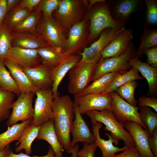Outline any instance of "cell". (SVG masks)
<instances>
[{
	"label": "cell",
	"mask_w": 157,
	"mask_h": 157,
	"mask_svg": "<svg viewBox=\"0 0 157 157\" xmlns=\"http://www.w3.org/2000/svg\"><path fill=\"white\" fill-rule=\"evenodd\" d=\"M125 28L124 27L119 28H109L105 29L97 40L90 47H84L83 51L79 53L81 56V59L77 64L86 63L97 64L101 59L100 52L118 34Z\"/></svg>",
	"instance_id": "cell-6"
},
{
	"label": "cell",
	"mask_w": 157,
	"mask_h": 157,
	"mask_svg": "<svg viewBox=\"0 0 157 157\" xmlns=\"http://www.w3.org/2000/svg\"><path fill=\"white\" fill-rule=\"evenodd\" d=\"M11 36L12 47L37 49L49 45L37 32H16L11 30Z\"/></svg>",
	"instance_id": "cell-18"
},
{
	"label": "cell",
	"mask_w": 157,
	"mask_h": 157,
	"mask_svg": "<svg viewBox=\"0 0 157 157\" xmlns=\"http://www.w3.org/2000/svg\"><path fill=\"white\" fill-rule=\"evenodd\" d=\"M97 147L94 142H84L83 148L78 151L77 155L78 157H95Z\"/></svg>",
	"instance_id": "cell-41"
},
{
	"label": "cell",
	"mask_w": 157,
	"mask_h": 157,
	"mask_svg": "<svg viewBox=\"0 0 157 157\" xmlns=\"http://www.w3.org/2000/svg\"><path fill=\"white\" fill-rule=\"evenodd\" d=\"M52 119L56 133L63 149L70 154V134L74 119V102L67 95L53 99L51 106Z\"/></svg>",
	"instance_id": "cell-1"
},
{
	"label": "cell",
	"mask_w": 157,
	"mask_h": 157,
	"mask_svg": "<svg viewBox=\"0 0 157 157\" xmlns=\"http://www.w3.org/2000/svg\"><path fill=\"white\" fill-rule=\"evenodd\" d=\"M85 114L90 117L92 124L97 122L104 124L106 126L104 129L110 131V135L115 140H122L126 147H136L131 134L124 129L123 124L116 120L111 110L105 109L100 111L93 110L87 112Z\"/></svg>",
	"instance_id": "cell-3"
},
{
	"label": "cell",
	"mask_w": 157,
	"mask_h": 157,
	"mask_svg": "<svg viewBox=\"0 0 157 157\" xmlns=\"http://www.w3.org/2000/svg\"><path fill=\"white\" fill-rule=\"evenodd\" d=\"M148 142L150 148L155 157H157V128L154 131L151 137H149Z\"/></svg>",
	"instance_id": "cell-46"
},
{
	"label": "cell",
	"mask_w": 157,
	"mask_h": 157,
	"mask_svg": "<svg viewBox=\"0 0 157 157\" xmlns=\"http://www.w3.org/2000/svg\"><path fill=\"white\" fill-rule=\"evenodd\" d=\"M101 123L97 122L92 124V132L96 138V140L94 142L97 147L101 149L102 153V157H114L115 154L119 152L124 151L126 149L125 146L122 148L115 146L119 143V141L114 139L108 133H105L106 135L108 138V140H105L101 138L100 135V129L102 127Z\"/></svg>",
	"instance_id": "cell-21"
},
{
	"label": "cell",
	"mask_w": 157,
	"mask_h": 157,
	"mask_svg": "<svg viewBox=\"0 0 157 157\" xmlns=\"http://www.w3.org/2000/svg\"><path fill=\"white\" fill-rule=\"evenodd\" d=\"M41 15V12L35 10L33 11L28 17L11 31L16 32H36Z\"/></svg>",
	"instance_id": "cell-35"
},
{
	"label": "cell",
	"mask_w": 157,
	"mask_h": 157,
	"mask_svg": "<svg viewBox=\"0 0 157 157\" xmlns=\"http://www.w3.org/2000/svg\"><path fill=\"white\" fill-rule=\"evenodd\" d=\"M126 130L132 135L140 157H155L149 147L150 137L147 129H144L135 122L127 121L123 123Z\"/></svg>",
	"instance_id": "cell-17"
},
{
	"label": "cell",
	"mask_w": 157,
	"mask_h": 157,
	"mask_svg": "<svg viewBox=\"0 0 157 157\" xmlns=\"http://www.w3.org/2000/svg\"><path fill=\"white\" fill-rule=\"evenodd\" d=\"M146 6V18L147 23L154 25L157 23V1L145 0Z\"/></svg>",
	"instance_id": "cell-40"
},
{
	"label": "cell",
	"mask_w": 157,
	"mask_h": 157,
	"mask_svg": "<svg viewBox=\"0 0 157 157\" xmlns=\"http://www.w3.org/2000/svg\"><path fill=\"white\" fill-rule=\"evenodd\" d=\"M44 140L50 145L55 152L56 157H63V148L60 144L55 130L52 119L40 126L36 138Z\"/></svg>",
	"instance_id": "cell-25"
},
{
	"label": "cell",
	"mask_w": 157,
	"mask_h": 157,
	"mask_svg": "<svg viewBox=\"0 0 157 157\" xmlns=\"http://www.w3.org/2000/svg\"><path fill=\"white\" fill-rule=\"evenodd\" d=\"M118 73L113 72L100 76L93 81V82L84 91L76 95L77 97H79L88 94H98L103 92L109 87L114 78Z\"/></svg>",
	"instance_id": "cell-28"
},
{
	"label": "cell",
	"mask_w": 157,
	"mask_h": 157,
	"mask_svg": "<svg viewBox=\"0 0 157 157\" xmlns=\"http://www.w3.org/2000/svg\"><path fill=\"white\" fill-rule=\"evenodd\" d=\"M83 4V0H61L58 7L54 11V15L64 30H69L81 21Z\"/></svg>",
	"instance_id": "cell-7"
},
{
	"label": "cell",
	"mask_w": 157,
	"mask_h": 157,
	"mask_svg": "<svg viewBox=\"0 0 157 157\" xmlns=\"http://www.w3.org/2000/svg\"><path fill=\"white\" fill-rule=\"evenodd\" d=\"M33 118L30 124L41 126L51 119L52 112L51 106L53 99L51 88L39 89L35 92Z\"/></svg>",
	"instance_id": "cell-9"
},
{
	"label": "cell",
	"mask_w": 157,
	"mask_h": 157,
	"mask_svg": "<svg viewBox=\"0 0 157 157\" xmlns=\"http://www.w3.org/2000/svg\"><path fill=\"white\" fill-rule=\"evenodd\" d=\"M61 0H41L34 10L42 12L43 15L47 17L52 16L53 13L56 10Z\"/></svg>",
	"instance_id": "cell-39"
},
{
	"label": "cell",
	"mask_w": 157,
	"mask_h": 157,
	"mask_svg": "<svg viewBox=\"0 0 157 157\" xmlns=\"http://www.w3.org/2000/svg\"><path fill=\"white\" fill-rule=\"evenodd\" d=\"M133 36V30L131 29L126 28L120 32L101 51V59L123 54L130 46Z\"/></svg>",
	"instance_id": "cell-16"
},
{
	"label": "cell",
	"mask_w": 157,
	"mask_h": 157,
	"mask_svg": "<svg viewBox=\"0 0 157 157\" xmlns=\"http://www.w3.org/2000/svg\"><path fill=\"white\" fill-rule=\"evenodd\" d=\"M22 69L32 84L39 89L52 88V69L42 64Z\"/></svg>",
	"instance_id": "cell-20"
},
{
	"label": "cell",
	"mask_w": 157,
	"mask_h": 157,
	"mask_svg": "<svg viewBox=\"0 0 157 157\" xmlns=\"http://www.w3.org/2000/svg\"><path fill=\"white\" fill-rule=\"evenodd\" d=\"M40 127L30 124L25 128L18 142L16 144V146H18L15 148L16 152H19L24 149L25 154L29 155L31 154L32 143L38 135Z\"/></svg>",
	"instance_id": "cell-27"
},
{
	"label": "cell",
	"mask_w": 157,
	"mask_h": 157,
	"mask_svg": "<svg viewBox=\"0 0 157 157\" xmlns=\"http://www.w3.org/2000/svg\"><path fill=\"white\" fill-rule=\"evenodd\" d=\"M64 31L52 16L47 17L44 15L41 17L36 29V32L42 37L49 46L63 53L66 41Z\"/></svg>",
	"instance_id": "cell-5"
},
{
	"label": "cell",
	"mask_w": 157,
	"mask_h": 157,
	"mask_svg": "<svg viewBox=\"0 0 157 157\" xmlns=\"http://www.w3.org/2000/svg\"><path fill=\"white\" fill-rule=\"evenodd\" d=\"M139 113L140 120L147 127L150 137L157 128V114L153 112L150 108L147 106L139 107Z\"/></svg>",
	"instance_id": "cell-38"
},
{
	"label": "cell",
	"mask_w": 157,
	"mask_h": 157,
	"mask_svg": "<svg viewBox=\"0 0 157 157\" xmlns=\"http://www.w3.org/2000/svg\"><path fill=\"white\" fill-rule=\"evenodd\" d=\"M2 61L9 69L20 93H35L39 89L32 84L22 67L18 64L8 58L3 59Z\"/></svg>",
	"instance_id": "cell-19"
},
{
	"label": "cell",
	"mask_w": 157,
	"mask_h": 157,
	"mask_svg": "<svg viewBox=\"0 0 157 157\" xmlns=\"http://www.w3.org/2000/svg\"><path fill=\"white\" fill-rule=\"evenodd\" d=\"M7 58L16 62L22 68L34 67L41 64L36 49L12 47Z\"/></svg>",
	"instance_id": "cell-22"
},
{
	"label": "cell",
	"mask_w": 157,
	"mask_h": 157,
	"mask_svg": "<svg viewBox=\"0 0 157 157\" xmlns=\"http://www.w3.org/2000/svg\"><path fill=\"white\" fill-rule=\"evenodd\" d=\"M7 157H56L55 152L52 147L50 146L47 154L42 156H31L24 153L22 152L19 154L14 153L11 149Z\"/></svg>",
	"instance_id": "cell-44"
},
{
	"label": "cell",
	"mask_w": 157,
	"mask_h": 157,
	"mask_svg": "<svg viewBox=\"0 0 157 157\" xmlns=\"http://www.w3.org/2000/svg\"><path fill=\"white\" fill-rule=\"evenodd\" d=\"M139 71L137 69L132 67L124 73H118L114 78L108 88L101 94H107L115 91L119 87L129 81L133 80H142L143 77L139 74Z\"/></svg>",
	"instance_id": "cell-31"
},
{
	"label": "cell",
	"mask_w": 157,
	"mask_h": 157,
	"mask_svg": "<svg viewBox=\"0 0 157 157\" xmlns=\"http://www.w3.org/2000/svg\"><path fill=\"white\" fill-rule=\"evenodd\" d=\"M140 41V45L136 52L135 57L138 58L148 49L157 46V30L151 29L145 24Z\"/></svg>",
	"instance_id": "cell-30"
},
{
	"label": "cell",
	"mask_w": 157,
	"mask_h": 157,
	"mask_svg": "<svg viewBox=\"0 0 157 157\" xmlns=\"http://www.w3.org/2000/svg\"><path fill=\"white\" fill-rule=\"evenodd\" d=\"M41 64L52 69L68 57L63 52L48 45L36 49Z\"/></svg>",
	"instance_id": "cell-26"
},
{
	"label": "cell",
	"mask_w": 157,
	"mask_h": 157,
	"mask_svg": "<svg viewBox=\"0 0 157 157\" xmlns=\"http://www.w3.org/2000/svg\"><path fill=\"white\" fill-rule=\"evenodd\" d=\"M136 51L132 42L128 49L123 54L101 59L96 65L92 81L111 72H116L123 74L128 71L132 67L128 60L135 56Z\"/></svg>",
	"instance_id": "cell-4"
},
{
	"label": "cell",
	"mask_w": 157,
	"mask_h": 157,
	"mask_svg": "<svg viewBox=\"0 0 157 157\" xmlns=\"http://www.w3.org/2000/svg\"><path fill=\"white\" fill-rule=\"evenodd\" d=\"M15 94L0 88V122L7 120L10 117Z\"/></svg>",
	"instance_id": "cell-32"
},
{
	"label": "cell",
	"mask_w": 157,
	"mask_h": 157,
	"mask_svg": "<svg viewBox=\"0 0 157 157\" xmlns=\"http://www.w3.org/2000/svg\"><path fill=\"white\" fill-rule=\"evenodd\" d=\"M6 0H0V25L3 22L5 17L7 13Z\"/></svg>",
	"instance_id": "cell-48"
},
{
	"label": "cell",
	"mask_w": 157,
	"mask_h": 157,
	"mask_svg": "<svg viewBox=\"0 0 157 157\" xmlns=\"http://www.w3.org/2000/svg\"><path fill=\"white\" fill-rule=\"evenodd\" d=\"M32 120L29 119L19 124H15L6 131L0 134V150L4 149L12 142L18 141L24 129Z\"/></svg>",
	"instance_id": "cell-29"
},
{
	"label": "cell",
	"mask_w": 157,
	"mask_h": 157,
	"mask_svg": "<svg viewBox=\"0 0 157 157\" xmlns=\"http://www.w3.org/2000/svg\"><path fill=\"white\" fill-rule=\"evenodd\" d=\"M137 85V82L136 80L130 81L120 86L115 92L130 105L137 107L138 102L135 98L134 93Z\"/></svg>",
	"instance_id": "cell-36"
},
{
	"label": "cell",
	"mask_w": 157,
	"mask_h": 157,
	"mask_svg": "<svg viewBox=\"0 0 157 157\" xmlns=\"http://www.w3.org/2000/svg\"><path fill=\"white\" fill-rule=\"evenodd\" d=\"M140 0H111L108 3L111 16L116 21L125 24L131 15L142 8Z\"/></svg>",
	"instance_id": "cell-15"
},
{
	"label": "cell",
	"mask_w": 157,
	"mask_h": 157,
	"mask_svg": "<svg viewBox=\"0 0 157 157\" xmlns=\"http://www.w3.org/2000/svg\"><path fill=\"white\" fill-rule=\"evenodd\" d=\"M11 31L3 22L0 25V60L7 58L12 49Z\"/></svg>",
	"instance_id": "cell-33"
},
{
	"label": "cell",
	"mask_w": 157,
	"mask_h": 157,
	"mask_svg": "<svg viewBox=\"0 0 157 157\" xmlns=\"http://www.w3.org/2000/svg\"><path fill=\"white\" fill-rule=\"evenodd\" d=\"M114 157H140L136 147H127L123 152Z\"/></svg>",
	"instance_id": "cell-47"
},
{
	"label": "cell",
	"mask_w": 157,
	"mask_h": 157,
	"mask_svg": "<svg viewBox=\"0 0 157 157\" xmlns=\"http://www.w3.org/2000/svg\"><path fill=\"white\" fill-rule=\"evenodd\" d=\"M88 19H85L74 24L69 29L63 53L69 57L76 55L80 52L87 42L86 23Z\"/></svg>",
	"instance_id": "cell-12"
},
{
	"label": "cell",
	"mask_w": 157,
	"mask_h": 157,
	"mask_svg": "<svg viewBox=\"0 0 157 157\" xmlns=\"http://www.w3.org/2000/svg\"><path fill=\"white\" fill-rule=\"evenodd\" d=\"M139 107L147 106L153 108L157 112V98L155 97H147L141 96L138 99Z\"/></svg>",
	"instance_id": "cell-42"
},
{
	"label": "cell",
	"mask_w": 157,
	"mask_h": 157,
	"mask_svg": "<svg viewBox=\"0 0 157 157\" xmlns=\"http://www.w3.org/2000/svg\"><path fill=\"white\" fill-rule=\"evenodd\" d=\"M144 53L147 56V63L154 67L157 68V46L148 49L145 51Z\"/></svg>",
	"instance_id": "cell-43"
},
{
	"label": "cell",
	"mask_w": 157,
	"mask_h": 157,
	"mask_svg": "<svg viewBox=\"0 0 157 157\" xmlns=\"http://www.w3.org/2000/svg\"><path fill=\"white\" fill-rule=\"evenodd\" d=\"M79 145L76 144L75 147L71 150L70 154H71V157H78L77 153L79 151Z\"/></svg>",
	"instance_id": "cell-51"
},
{
	"label": "cell",
	"mask_w": 157,
	"mask_h": 157,
	"mask_svg": "<svg viewBox=\"0 0 157 157\" xmlns=\"http://www.w3.org/2000/svg\"><path fill=\"white\" fill-rule=\"evenodd\" d=\"M74 98L81 115H84L87 112L91 110H111L112 99L109 93L89 94L79 97L74 95Z\"/></svg>",
	"instance_id": "cell-13"
},
{
	"label": "cell",
	"mask_w": 157,
	"mask_h": 157,
	"mask_svg": "<svg viewBox=\"0 0 157 157\" xmlns=\"http://www.w3.org/2000/svg\"><path fill=\"white\" fill-rule=\"evenodd\" d=\"M31 12L27 8L16 6L10 12L3 22L11 30L24 20Z\"/></svg>",
	"instance_id": "cell-37"
},
{
	"label": "cell",
	"mask_w": 157,
	"mask_h": 157,
	"mask_svg": "<svg viewBox=\"0 0 157 157\" xmlns=\"http://www.w3.org/2000/svg\"><path fill=\"white\" fill-rule=\"evenodd\" d=\"M96 64L86 63L76 64L69 71L68 91L77 95L84 91L92 81Z\"/></svg>",
	"instance_id": "cell-8"
},
{
	"label": "cell",
	"mask_w": 157,
	"mask_h": 157,
	"mask_svg": "<svg viewBox=\"0 0 157 157\" xmlns=\"http://www.w3.org/2000/svg\"><path fill=\"white\" fill-rule=\"evenodd\" d=\"M128 61L131 67L137 69L147 80L148 95H156L157 92V68L142 62L135 56L129 59Z\"/></svg>",
	"instance_id": "cell-24"
},
{
	"label": "cell",
	"mask_w": 157,
	"mask_h": 157,
	"mask_svg": "<svg viewBox=\"0 0 157 157\" xmlns=\"http://www.w3.org/2000/svg\"><path fill=\"white\" fill-rule=\"evenodd\" d=\"M20 1L19 0H6V6L7 13L15 8Z\"/></svg>",
	"instance_id": "cell-49"
},
{
	"label": "cell",
	"mask_w": 157,
	"mask_h": 157,
	"mask_svg": "<svg viewBox=\"0 0 157 157\" xmlns=\"http://www.w3.org/2000/svg\"><path fill=\"white\" fill-rule=\"evenodd\" d=\"M35 94L33 92L21 93L18 96L13 103L10 115L7 120L8 126H11L19 121L23 122L29 119H33V102Z\"/></svg>",
	"instance_id": "cell-11"
},
{
	"label": "cell",
	"mask_w": 157,
	"mask_h": 157,
	"mask_svg": "<svg viewBox=\"0 0 157 157\" xmlns=\"http://www.w3.org/2000/svg\"><path fill=\"white\" fill-rule=\"evenodd\" d=\"M81 59L79 54L69 57L52 69V91L53 99L59 96L58 86L66 74Z\"/></svg>",
	"instance_id": "cell-23"
},
{
	"label": "cell",
	"mask_w": 157,
	"mask_h": 157,
	"mask_svg": "<svg viewBox=\"0 0 157 157\" xmlns=\"http://www.w3.org/2000/svg\"><path fill=\"white\" fill-rule=\"evenodd\" d=\"M112 97L111 110L114 117L119 122L127 121L136 122L144 129H147L141 122L138 110L139 107L133 106L121 97L115 91L109 93Z\"/></svg>",
	"instance_id": "cell-10"
},
{
	"label": "cell",
	"mask_w": 157,
	"mask_h": 157,
	"mask_svg": "<svg viewBox=\"0 0 157 157\" xmlns=\"http://www.w3.org/2000/svg\"><path fill=\"white\" fill-rule=\"evenodd\" d=\"M106 1L104 0H90L88 1L89 3L88 10L89 11L92 6L95 4L98 3L104 2Z\"/></svg>",
	"instance_id": "cell-52"
},
{
	"label": "cell",
	"mask_w": 157,
	"mask_h": 157,
	"mask_svg": "<svg viewBox=\"0 0 157 157\" xmlns=\"http://www.w3.org/2000/svg\"><path fill=\"white\" fill-rule=\"evenodd\" d=\"M0 88L12 92L18 96L21 93L10 72L7 70L2 60H0Z\"/></svg>",
	"instance_id": "cell-34"
},
{
	"label": "cell",
	"mask_w": 157,
	"mask_h": 157,
	"mask_svg": "<svg viewBox=\"0 0 157 157\" xmlns=\"http://www.w3.org/2000/svg\"><path fill=\"white\" fill-rule=\"evenodd\" d=\"M74 102L75 117L71 131L72 136V140L70 144L71 149L78 142L92 143L96 140L95 137L90 131L80 113L74 98Z\"/></svg>",
	"instance_id": "cell-14"
},
{
	"label": "cell",
	"mask_w": 157,
	"mask_h": 157,
	"mask_svg": "<svg viewBox=\"0 0 157 157\" xmlns=\"http://www.w3.org/2000/svg\"><path fill=\"white\" fill-rule=\"evenodd\" d=\"M87 17L90 21L89 33L87 42L92 43L97 40L102 32L109 28H119L125 24L115 21L112 17L109 5L106 1L96 3Z\"/></svg>",
	"instance_id": "cell-2"
},
{
	"label": "cell",
	"mask_w": 157,
	"mask_h": 157,
	"mask_svg": "<svg viewBox=\"0 0 157 157\" xmlns=\"http://www.w3.org/2000/svg\"><path fill=\"white\" fill-rule=\"evenodd\" d=\"M10 149V144H9L4 149L0 150V157H7Z\"/></svg>",
	"instance_id": "cell-50"
},
{
	"label": "cell",
	"mask_w": 157,
	"mask_h": 157,
	"mask_svg": "<svg viewBox=\"0 0 157 157\" xmlns=\"http://www.w3.org/2000/svg\"><path fill=\"white\" fill-rule=\"evenodd\" d=\"M41 0H21L17 7L26 8L32 12L38 5Z\"/></svg>",
	"instance_id": "cell-45"
}]
</instances>
